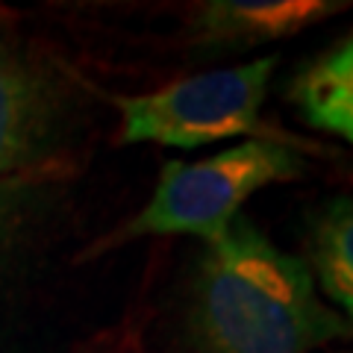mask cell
Instances as JSON below:
<instances>
[{
    "label": "cell",
    "mask_w": 353,
    "mask_h": 353,
    "mask_svg": "<svg viewBox=\"0 0 353 353\" xmlns=\"http://www.w3.org/2000/svg\"><path fill=\"white\" fill-rule=\"evenodd\" d=\"M303 171L306 162L271 139H245L194 162L168 159L150 201L109 245L139 236H197L212 245L239 218L248 197L265 185L292 183Z\"/></svg>",
    "instance_id": "2"
},
{
    "label": "cell",
    "mask_w": 353,
    "mask_h": 353,
    "mask_svg": "<svg viewBox=\"0 0 353 353\" xmlns=\"http://www.w3.org/2000/svg\"><path fill=\"white\" fill-rule=\"evenodd\" d=\"M189 324L201 353H309L353 339L350 324L321 301L309 265L241 215L206 245Z\"/></svg>",
    "instance_id": "1"
},
{
    "label": "cell",
    "mask_w": 353,
    "mask_h": 353,
    "mask_svg": "<svg viewBox=\"0 0 353 353\" xmlns=\"http://www.w3.org/2000/svg\"><path fill=\"white\" fill-rule=\"evenodd\" d=\"M21 206V185L12 180H0V239L6 236L9 224L15 221Z\"/></svg>",
    "instance_id": "8"
},
{
    "label": "cell",
    "mask_w": 353,
    "mask_h": 353,
    "mask_svg": "<svg viewBox=\"0 0 353 353\" xmlns=\"http://www.w3.org/2000/svg\"><path fill=\"white\" fill-rule=\"evenodd\" d=\"M280 57L212 68L183 77L148 94L121 97L124 145H159L192 150L224 139L259 132L262 103Z\"/></svg>",
    "instance_id": "3"
},
{
    "label": "cell",
    "mask_w": 353,
    "mask_h": 353,
    "mask_svg": "<svg viewBox=\"0 0 353 353\" xmlns=\"http://www.w3.org/2000/svg\"><path fill=\"white\" fill-rule=\"evenodd\" d=\"M336 0H215L194 18L197 39L218 44H262L294 36L306 27L345 12Z\"/></svg>",
    "instance_id": "4"
},
{
    "label": "cell",
    "mask_w": 353,
    "mask_h": 353,
    "mask_svg": "<svg viewBox=\"0 0 353 353\" xmlns=\"http://www.w3.org/2000/svg\"><path fill=\"white\" fill-rule=\"evenodd\" d=\"M312 277L353 330V194H339L309 224Z\"/></svg>",
    "instance_id": "7"
},
{
    "label": "cell",
    "mask_w": 353,
    "mask_h": 353,
    "mask_svg": "<svg viewBox=\"0 0 353 353\" xmlns=\"http://www.w3.org/2000/svg\"><path fill=\"white\" fill-rule=\"evenodd\" d=\"M289 97L312 127L353 145V36L303 65Z\"/></svg>",
    "instance_id": "6"
},
{
    "label": "cell",
    "mask_w": 353,
    "mask_h": 353,
    "mask_svg": "<svg viewBox=\"0 0 353 353\" xmlns=\"http://www.w3.org/2000/svg\"><path fill=\"white\" fill-rule=\"evenodd\" d=\"M53 97L30 62L0 48V180L27 165L50 132Z\"/></svg>",
    "instance_id": "5"
}]
</instances>
